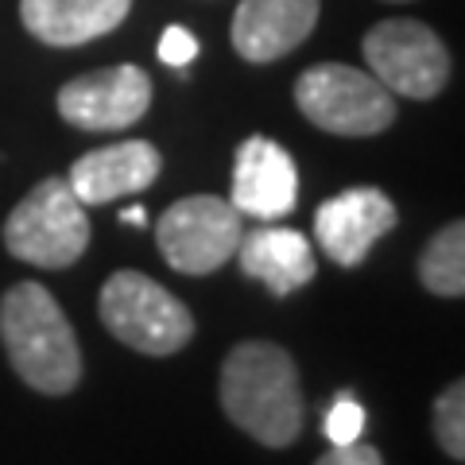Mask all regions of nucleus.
I'll return each instance as SVG.
<instances>
[{
	"label": "nucleus",
	"instance_id": "obj_1",
	"mask_svg": "<svg viewBox=\"0 0 465 465\" xmlns=\"http://www.w3.org/2000/svg\"><path fill=\"white\" fill-rule=\"evenodd\" d=\"M222 411L232 427L268 450H283L302 430V388L295 357L275 341H241L222 365Z\"/></svg>",
	"mask_w": 465,
	"mask_h": 465
},
{
	"label": "nucleus",
	"instance_id": "obj_2",
	"mask_svg": "<svg viewBox=\"0 0 465 465\" xmlns=\"http://www.w3.org/2000/svg\"><path fill=\"white\" fill-rule=\"evenodd\" d=\"M0 341L16 376L43 391L66 396L82 381V349L70 330V318L47 287L24 280L0 299Z\"/></svg>",
	"mask_w": 465,
	"mask_h": 465
},
{
	"label": "nucleus",
	"instance_id": "obj_3",
	"mask_svg": "<svg viewBox=\"0 0 465 465\" xmlns=\"http://www.w3.org/2000/svg\"><path fill=\"white\" fill-rule=\"evenodd\" d=\"M97 314L116 341L143 357H171L194 338V314L186 311V302L133 268L113 272L105 280Z\"/></svg>",
	"mask_w": 465,
	"mask_h": 465
},
{
	"label": "nucleus",
	"instance_id": "obj_4",
	"mask_svg": "<svg viewBox=\"0 0 465 465\" xmlns=\"http://www.w3.org/2000/svg\"><path fill=\"white\" fill-rule=\"evenodd\" d=\"M90 244V217L66 179H43L5 222V249L32 268H70Z\"/></svg>",
	"mask_w": 465,
	"mask_h": 465
},
{
	"label": "nucleus",
	"instance_id": "obj_5",
	"mask_svg": "<svg viewBox=\"0 0 465 465\" xmlns=\"http://www.w3.org/2000/svg\"><path fill=\"white\" fill-rule=\"evenodd\" d=\"M295 105L330 136H381L396 121V94L369 70L345 63L307 66L295 82Z\"/></svg>",
	"mask_w": 465,
	"mask_h": 465
},
{
	"label": "nucleus",
	"instance_id": "obj_6",
	"mask_svg": "<svg viewBox=\"0 0 465 465\" xmlns=\"http://www.w3.org/2000/svg\"><path fill=\"white\" fill-rule=\"evenodd\" d=\"M241 241V213L217 194H191L163 210L155 244L163 260L183 275H210L229 264Z\"/></svg>",
	"mask_w": 465,
	"mask_h": 465
},
{
	"label": "nucleus",
	"instance_id": "obj_7",
	"mask_svg": "<svg viewBox=\"0 0 465 465\" xmlns=\"http://www.w3.org/2000/svg\"><path fill=\"white\" fill-rule=\"evenodd\" d=\"M369 63V74L384 85V90L430 101L446 90L450 82V51L446 43L419 20H384L361 43Z\"/></svg>",
	"mask_w": 465,
	"mask_h": 465
},
{
	"label": "nucleus",
	"instance_id": "obj_8",
	"mask_svg": "<svg viewBox=\"0 0 465 465\" xmlns=\"http://www.w3.org/2000/svg\"><path fill=\"white\" fill-rule=\"evenodd\" d=\"M152 109V78L140 66H105L58 90V116L82 133H121Z\"/></svg>",
	"mask_w": 465,
	"mask_h": 465
},
{
	"label": "nucleus",
	"instance_id": "obj_9",
	"mask_svg": "<svg viewBox=\"0 0 465 465\" xmlns=\"http://www.w3.org/2000/svg\"><path fill=\"white\" fill-rule=\"evenodd\" d=\"M396 229V206L376 186H349L326 198L314 213V237L322 252L341 268L365 264V256L384 232Z\"/></svg>",
	"mask_w": 465,
	"mask_h": 465
},
{
	"label": "nucleus",
	"instance_id": "obj_10",
	"mask_svg": "<svg viewBox=\"0 0 465 465\" xmlns=\"http://www.w3.org/2000/svg\"><path fill=\"white\" fill-rule=\"evenodd\" d=\"M232 210L256 222H280L299 206V167L283 143L249 136L232 159Z\"/></svg>",
	"mask_w": 465,
	"mask_h": 465
},
{
	"label": "nucleus",
	"instance_id": "obj_11",
	"mask_svg": "<svg viewBox=\"0 0 465 465\" xmlns=\"http://www.w3.org/2000/svg\"><path fill=\"white\" fill-rule=\"evenodd\" d=\"M163 171V155L148 140H121L109 148L85 152L74 167H70V191L82 206H109L116 198L140 194L159 179Z\"/></svg>",
	"mask_w": 465,
	"mask_h": 465
},
{
	"label": "nucleus",
	"instance_id": "obj_12",
	"mask_svg": "<svg viewBox=\"0 0 465 465\" xmlns=\"http://www.w3.org/2000/svg\"><path fill=\"white\" fill-rule=\"evenodd\" d=\"M322 0H241L229 39L244 63H275L314 32Z\"/></svg>",
	"mask_w": 465,
	"mask_h": 465
},
{
	"label": "nucleus",
	"instance_id": "obj_13",
	"mask_svg": "<svg viewBox=\"0 0 465 465\" xmlns=\"http://www.w3.org/2000/svg\"><path fill=\"white\" fill-rule=\"evenodd\" d=\"M133 0H20L27 35L47 47H82L124 24Z\"/></svg>",
	"mask_w": 465,
	"mask_h": 465
},
{
	"label": "nucleus",
	"instance_id": "obj_14",
	"mask_svg": "<svg viewBox=\"0 0 465 465\" xmlns=\"http://www.w3.org/2000/svg\"><path fill=\"white\" fill-rule=\"evenodd\" d=\"M237 256H241V272L249 280L264 283L272 295H291V291L307 287L318 272L311 241L299 229H283V225H260L249 237L241 232Z\"/></svg>",
	"mask_w": 465,
	"mask_h": 465
},
{
	"label": "nucleus",
	"instance_id": "obj_15",
	"mask_svg": "<svg viewBox=\"0 0 465 465\" xmlns=\"http://www.w3.org/2000/svg\"><path fill=\"white\" fill-rule=\"evenodd\" d=\"M419 280L430 295L461 299L465 295V225L450 222L427 241L419 256Z\"/></svg>",
	"mask_w": 465,
	"mask_h": 465
},
{
	"label": "nucleus",
	"instance_id": "obj_16",
	"mask_svg": "<svg viewBox=\"0 0 465 465\" xmlns=\"http://www.w3.org/2000/svg\"><path fill=\"white\" fill-rule=\"evenodd\" d=\"M430 423H434V439H439L446 454L454 461H465V384L461 381L439 391Z\"/></svg>",
	"mask_w": 465,
	"mask_h": 465
},
{
	"label": "nucleus",
	"instance_id": "obj_17",
	"mask_svg": "<svg viewBox=\"0 0 465 465\" xmlns=\"http://www.w3.org/2000/svg\"><path fill=\"white\" fill-rule=\"evenodd\" d=\"M322 434L330 439V446L361 442V434H365V407L349 396V391H341V396L330 403V411L322 415Z\"/></svg>",
	"mask_w": 465,
	"mask_h": 465
},
{
	"label": "nucleus",
	"instance_id": "obj_18",
	"mask_svg": "<svg viewBox=\"0 0 465 465\" xmlns=\"http://www.w3.org/2000/svg\"><path fill=\"white\" fill-rule=\"evenodd\" d=\"M198 58V39L186 32V27H167L163 39H159V63L167 66H191Z\"/></svg>",
	"mask_w": 465,
	"mask_h": 465
},
{
	"label": "nucleus",
	"instance_id": "obj_19",
	"mask_svg": "<svg viewBox=\"0 0 465 465\" xmlns=\"http://www.w3.org/2000/svg\"><path fill=\"white\" fill-rule=\"evenodd\" d=\"M314 465H384V458H381V450H376V446L349 442V446H333V450H326V454L318 458Z\"/></svg>",
	"mask_w": 465,
	"mask_h": 465
},
{
	"label": "nucleus",
	"instance_id": "obj_20",
	"mask_svg": "<svg viewBox=\"0 0 465 465\" xmlns=\"http://www.w3.org/2000/svg\"><path fill=\"white\" fill-rule=\"evenodd\" d=\"M121 222L124 225H148V210H143V206H128V210H121Z\"/></svg>",
	"mask_w": 465,
	"mask_h": 465
}]
</instances>
